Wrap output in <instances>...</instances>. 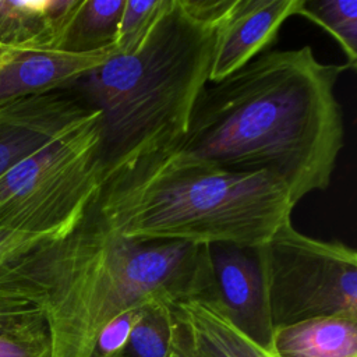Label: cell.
Here are the masks:
<instances>
[{"label": "cell", "mask_w": 357, "mask_h": 357, "mask_svg": "<svg viewBox=\"0 0 357 357\" xmlns=\"http://www.w3.org/2000/svg\"><path fill=\"white\" fill-rule=\"evenodd\" d=\"M347 68L319 61L310 46L264 52L205 85L177 149L227 170L268 173L296 206L332 181L344 145L335 89Z\"/></svg>", "instance_id": "obj_1"}, {"label": "cell", "mask_w": 357, "mask_h": 357, "mask_svg": "<svg viewBox=\"0 0 357 357\" xmlns=\"http://www.w3.org/2000/svg\"><path fill=\"white\" fill-rule=\"evenodd\" d=\"M45 317L52 357H92L102 329L151 300H218L209 245L137 243L91 208L63 237L28 252L3 280Z\"/></svg>", "instance_id": "obj_2"}, {"label": "cell", "mask_w": 357, "mask_h": 357, "mask_svg": "<svg viewBox=\"0 0 357 357\" xmlns=\"http://www.w3.org/2000/svg\"><path fill=\"white\" fill-rule=\"evenodd\" d=\"M89 208L130 241L254 250L291 219L294 205L268 173L227 170L176 148L103 172Z\"/></svg>", "instance_id": "obj_3"}, {"label": "cell", "mask_w": 357, "mask_h": 357, "mask_svg": "<svg viewBox=\"0 0 357 357\" xmlns=\"http://www.w3.org/2000/svg\"><path fill=\"white\" fill-rule=\"evenodd\" d=\"M233 1L170 0L132 53H114L67 86L100 113L102 173L180 146Z\"/></svg>", "instance_id": "obj_4"}, {"label": "cell", "mask_w": 357, "mask_h": 357, "mask_svg": "<svg viewBox=\"0 0 357 357\" xmlns=\"http://www.w3.org/2000/svg\"><path fill=\"white\" fill-rule=\"evenodd\" d=\"M98 112L66 130L0 177V229L39 240L71 231L102 180Z\"/></svg>", "instance_id": "obj_5"}, {"label": "cell", "mask_w": 357, "mask_h": 357, "mask_svg": "<svg viewBox=\"0 0 357 357\" xmlns=\"http://www.w3.org/2000/svg\"><path fill=\"white\" fill-rule=\"evenodd\" d=\"M254 254L273 329L357 314V252L347 244L310 237L289 219Z\"/></svg>", "instance_id": "obj_6"}, {"label": "cell", "mask_w": 357, "mask_h": 357, "mask_svg": "<svg viewBox=\"0 0 357 357\" xmlns=\"http://www.w3.org/2000/svg\"><path fill=\"white\" fill-rule=\"evenodd\" d=\"M96 113L68 88L1 105L0 177L57 135Z\"/></svg>", "instance_id": "obj_7"}, {"label": "cell", "mask_w": 357, "mask_h": 357, "mask_svg": "<svg viewBox=\"0 0 357 357\" xmlns=\"http://www.w3.org/2000/svg\"><path fill=\"white\" fill-rule=\"evenodd\" d=\"M303 0H234L218 26L208 82H219L262 54Z\"/></svg>", "instance_id": "obj_8"}, {"label": "cell", "mask_w": 357, "mask_h": 357, "mask_svg": "<svg viewBox=\"0 0 357 357\" xmlns=\"http://www.w3.org/2000/svg\"><path fill=\"white\" fill-rule=\"evenodd\" d=\"M212 265L222 310L230 322L272 351L273 328L254 250L213 245Z\"/></svg>", "instance_id": "obj_9"}, {"label": "cell", "mask_w": 357, "mask_h": 357, "mask_svg": "<svg viewBox=\"0 0 357 357\" xmlns=\"http://www.w3.org/2000/svg\"><path fill=\"white\" fill-rule=\"evenodd\" d=\"M116 49L93 53L0 47V106L56 89L102 66Z\"/></svg>", "instance_id": "obj_10"}, {"label": "cell", "mask_w": 357, "mask_h": 357, "mask_svg": "<svg viewBox=\"0 0 357 357\" xmlns=\"http://www.w3.org/2000/svg\"><path fill=\"white\" fill-rule=\"evenodd\" d=\"M78 0H0V47L54 50Z\"/></svg>", "instance_id": "obj_11"}, {"label": "cell", "mask_w": 357, "mask_h": 357, "mask_svg": "<svg viewBox=\"0 0 357 357\" xmlns=\"http://www.w3.org/2000/svg\"><path fill=\"white\" fill-rule=\"evenodd\" d=\"M278 357H357V314H335L273 329Z\"/></svg>", "instance_id": "obj_12"}, {"label": "cell", "mask_w": 357, "mask_h": 357, "mask_svg": "<svg viewBox=\"0 0 357 357\" xmlns=\"http://www.w3.org/2000/svg\"><path fill=\"white\" fill-rule=\"evenodd\" d=\"M126 0H78L54 50L93 53L116 49Z\"/></svg>", "instance_id": "obj_13"}, {"label": "cell", "mask_w": 357, "mask_h": 357, "mask_svg": "<svg viewBox=\"0 0 357 357\" xmlns=\"http://www.w3.org/2000/svg\"><path fill=\"white\" fill-rule=\"evenodd\" d=\"M172 304L166 300H151L141 305L116 357H170L174 329Z\"/></svg>", "instance_id": "obj_14"}, {"label": "cell", "mask_w": 357, "mask_h": 357, "mask_svg": "<svg viewBox=\"0 0 357 357\" xmlns=\"http://www.w3.org/2000/svg\"><path fill=\"white\" fill-rule=\"evenodd\" d=\"M174 304L188 319L213 336L231 357H278L236 328L218 300L191 298Z\"/></svg>", "instance_id": "obj_15"}, {"label": "cell", "mask_w": 357, "mask_h": 357, "mask_svg": "<svg viewBox=\"0 0 357 357\" xmlns=\"http://www.w3.org/2000/svg\"><path fill=\"white\" fill-rule=\"evenodd\" d=\"M328 32L343 50L350 68L357 66V0H303L297 13Z\"/></svg>", "instance_id": "obj_16"}, {"label": "cell", "mask_w": 357, "mask_h": 357, "mask_svg": "<svg viewBox=\"0 0 357 357\" xmlns=\"http://www.w3.org/2000/svg\"><path fill=\"white\" fill-rule=\"evenodd\" d=\"M0 357H52L49 326L39 310L0 332Z\"/></svg>", "instance_id": "obj_17"}, {"label": "cell", "mask_w": 357, "mask_h": 357, "mask_svg": "<svg viewBox=\"0 0 357 357\" xmlns=\"http://www.w3.org/2000/svg\"><path fill=\"white\" fill-rule=\"evenodd\" d=\"M169 3L170 0H126L119 24L116 54L132 53Z\"/></svg>", "instance_id": "obj_18"}, {"label": "cell", "mask_w": 357, "mask_h": 357, "mask_svg": "<svg viewBox=\"0 0 357 357\" xmlns=\"http://www.w3.org/2000/svg\"><path fill=\"white\" fill-rule=\"evenodd\" d=\"M138 310L139 307L120 314L102 329L96 339L92 357H116L119 354L137 319Z\"/></svg>", "instance_id": "obj_19"}, {"label": "cell", "mask_w": 357, "mask_h": 357, "mask_svg": "<svg viewBox=\"0 0 357 357\" xmlns=\"http://www.w3.org/2000/svg\"><path fill=\"white\" fill-rule=\"evenodd\" d=\"M47 240H39L22 233L0 229V282H3L13 268L35 247Z\"/></svg>", "instance_id": "obj_20"}, {"label": "cell", "mask_w": 357, "mask_h": 357, "mask_svg": "<svg viewBox=\"0 0 357 357\" xmlns=\"http://www.w3.org/2000/svg\"><path fill=\"white\" fill-rule=\"evenodd\" d=\"M36 310L17 289L0 282V332L18 324Z\"/></svg>", "instance_id": "obj_21"}, {"label": "cell", "mask_w": 357, "mask_h": 357, "mask_svg": "<svg viewBox=\"0 0 357 357\" xmlns=\"http://www.w3.org/2000/svg\"><path fill=\"white\" fill-rule=\"evenodd\" d=\"M173 308L176 310V312L178 314V317L181 318V321L184 322V325L188 331V336H190L195 357H231L213 336H211L199 325H197L195 322L188 319L177 308V305L174 303H173Z\"/></svg>", "instance_id": "obj_22"}, {"label": "cell", "mask_w": 357, "mask_h": 357, "mask_svg": "<svg viewBox=\"0 0 357 357\" xmlns=\"http://www.w3.org/2000/svg\"><path fill=\"white\" fill-rule=\"evenodd\" d=\"M172 312H173V319H174V329H173V350L170 357H195L191 340L188 336V331L173 308L172 304Z\"/></svg>", "instance_id": "obj_23"}]
</instances>
